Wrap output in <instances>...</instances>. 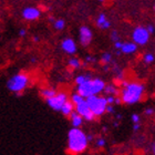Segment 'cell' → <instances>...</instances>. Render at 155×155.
<instances>
[{
  "mask_svg": "<svg viewBox=\"0 0 155 155\" xmlns=\"http://www.w3.org/2000/svg\"><path fill=\"white\" fill-rule=\"evenodd\" d=\"M153 153H154V155H155V144H154V146H153Z\"/></svg>",
  "mask_w": 155,
  "mask_h": 155,
  "instance_id": "40",
  "label": "cell"
},
{
  "mask_svg": "<svg viewBox=\"0 0 155 155\" xmlns=\"http://www.w3.org/2000/svg\"><path fill=\"white\" fill-rule=\"evenodd\" d=\"M95 145H97V147H104V146L107 145V141H105L103 137H99V139H97V141H95Z\"/></svg>",
  "mask_w": 155,
  "mask_h": 155,
  "instance_id": "24",
  "label": "cell"
},
{
  "mask_svg": "<svg viewBox=\"0 0 155 155\" xmlns=\"http://www.w3.org/2000/svg\"><path fill=\"white\" fill-rule=\"evenodd\" d=\"M68 95L64 92H59L55 97H53L52 99L47 100V104L51 107L53 111H60L61 112L62 107H64V104L68 102Z\"/></svg>",
  "mask_w": 155,
  "mask_h": 155,
  "instance_id": "7",
  "label": "cell"
},
{
  "mask_svg": "<svg viewBox=\"0 0 155 155\" xmlns=\"http://www.w3.org/2000/svg\"><path fill=\"white\" fill-rule=\"evenodd\" d=\"M107 113H109V114H114V113H115V109H114V105H107Z\"/></svg>",
  "mask_w": 155,
  "mask_h": 155,
  "instance_id": "30",
  "label": "cell"
},
{
  "mask_svg": "<svg viewBox=\"0 0 155 155\" xmlns=\"http://www.w3.org/2000/svg\"><path fill=\"white\" fill-rule=\"evenodd\" d=\"M70 101H71L72 103L74 104L75 107L77 105H79L80 103H82V102H84L85 101V99H84L82 95H80V94L78 93V92H74V93L71 94V97H70Z\"/></svg>",
  "mask_w": 155,
  "mask_h": 155,
  "instance_id": "20",
  "label": "cell"
},
{
  "mask_svg": "<svg viewBox=\"0 0 155 155\" xmlns=\"http://www.w3.org/2000/svg\"><path fill=\"white\" fill-rule=\"evenodd\" d=\"M87 140H89V142H90V141H92V140H93V136H92V135H87Z\"/></svg>",
  "mask_w": 155,
  "mask_h": 155,
  "instance_id": "37",
  "label": "cell"
},
{
  "mask_svg": "<svg viewBox=\"0 0 155 155\" xmlns=\"http://www.w3.org/2000/svg\"><path fill=\"white\" fill-rule=\"evenodd\" d=\"M146 29H147V31L150 32V35H152V33L155 32V28L153 25H147V26H146Z\"/></svg>",
  "mask_w": 155,
  "mask_h": 155,
  "instance_id": "32",
  "label": "cell"
},
{
  "mask_svg": "<svg viewBox=\"0 0 155 155\" xmlns=\"http://www.w3.org/2000/svg\"><path fill=\"white\" fill-rule=\"evenodd\" d=\"M116 119H117V120L122 119V114H116Z\"/></svg>",
  "mask_w": 155,
  "mask_h": 155,
  "instance_id": "36",
  "label": "cell"
},
{
  "mask_svg": "<svg viewBox=\"0 0 155 155\" xmlns=\"http://www.w3.org/2000/svg\"><path fill=\"white\" fill-rule=\"evenodd\" d=\"M61 48L68 54H74L77 52V45H75L74 40L71 38L63 39L61 42Z\"/></svg>",
  "mask_w": 155,
  "mask_h": 155,
  "instance_id": "11",
  "label": "cell"
},
{
  "mask_svg": "<svg viewBox=\"0 0 155 155\" xmlns=\"http://www.w3.org/2000/svg\"><path fill=\"white\" fill-rule=\"evenodd\" d=\"M40 94H41V97L45 99V101L49 100V99H52L53 97L57 95V90L53 89V87H45V89H42L40 91Z\"/></svg>",
  "mask_w": 155,
  "mask_h": 155,
  "instance_id": "15",
  "label": "cell"
},
{
  "mask_svg": "<svg viewBox=\"0 0 155 155\" xmlns=\"http://www.w3.org/2000/svg\"><path fill=\"white\" fill-rule=\"evenodd\" d=\"M117 125H119V123H117V122H114L113 123V126H115V127H116Z\"/></svg>",
  "mask_w": 155,
  "mask_h": 155,
  "instance_id": "39",
  "label": "cell"
},
{
  "mask_svg": "<svg viewBox=\"0 0 155 155\" xmlns=\"http://www.w3.org/2000/svg\"><path fill=\"white\" fill-rule=\"evenodd\" d=\"M26 35H27L26 29H20V31H19V36L20 37H25Z\"/></svg>",
  "mask_w": 155,
  "mask_h": 155,
  "instance_id": "33",
  "label": "cell"
},
{
  "mask_svg": "<svg viewBox=\"0 0 155 155\" xmlns=\"http://www.w3.org/2000/svg\"><path fill=\"white\" fill-rule=\"evenodd\" d=\"M107 87V83L100 78H94L92 80L87 81V83L82 84L80 87H77V92L87 100V97L99 95V93L104 92V89Z\"/></svg>",
  "mask_w": 155,
  "mask_h": 155,
  "instance_id": "3",
  "label": "cell"
},
{
  "mask_svg": "<svg viewBox=\"0 0 155 155\" xmlns=\"http://www.w3.org/2000/svg\"><path fill=\"white\" fill-rule=\"evenodd\" d=\"M92 37L93 33L91 31V29L87 26H82L79 31V39H80V43L83 47H87L92 41Z\"/></svg>",
  "mask_w": 155,
  "mask_h": 155,
  "instance_id": "9",
  "label": "cell"
},
{
  "mask_svg": "<svg viewBox=\"0 0 155 155\" xmlns=\"http://www.w3.org/2000/svg\"><path fill=\"white\" fill-rule=\"evenodd\" d=\"M111 39L114 41V43L117 42V41H120V36H119V33H117L116 30H113V31L111 32Z\"/></svg>",
  "mask_w": 155,
  "mask_h": 155,
  "instance_id": "25",
  "label": "cell"
},
{
  "mask_svg": "<svg viewBox=\"0 0 155 155\" xmlns=\"http://www.w3.org/2000/svg\"><path fill=\"white\" fill-rule=\"evenodd\" d=\"M41 16V11L36 7H27L22 10V18L27 21H35Z\"/></svg>",
  "mask_w": 155,
  "mask_h": 155,
  "instance_id": "10",
  "label": "cell"
},
{
  "mask_svg": "<svg viewBox=\"0 0 155 155\" xmlns=\"http://www.w3.org/2000/svg\"><path fill=\"white\" fill-rule=\"evenodd\" d=\"M87 102L89 107H91L92 112L97 117H100L104 113H107V97H101V95H93L87 99Z\"/></svg>",
  "mask_w": 155,
  "mask_h": 155,
  "instance_id": "5",
  "label": "cell"
},
{
  "mask_svg": "<svg viewBox=\"0 0 155 155\" xmlns=\"http://www.w3.org/2000/svg\"><path fill=\"white\" fill-rule=\"evenodd\" d=\"M87 135L81 129L72 127L68 132V146L67 151L71 155H79L87 149Z\"/></svg>",
  "mask_w": 155,
  "mask_h": 155,
  "instance_id": "1",
  "label": "cell"
},
{
  "mask_svg": "<svg viewBox=\"0 0 155 155\" xmlns=\"http://www.w3.org/2000/svg\"><path fill=\"white\" fill-rule=\"evenodd\" d=\"M53 27H54L55 30H58V31H61V30L64 29L65 27V21L63 19H58L55 20V22L53 23Z\"/></svg>",
  "mask_w": 155,
  "mask_h": 155,
  "instance_id": "22",
  "label": "cell"
},
{
  "mask_svg": "<svg viewBox=\"0 0 155 155\" xmlns=\"http://www.w3.org/2000/svg\"><path fill=\"white\" fill-rule=\"evenodd\" d=\"M140 127H141L140 124H133V130H134V131H139Z\"/></svg>",
  "mask_w": 155,
  "mask_h": 155,
  "instance_id": "35",
  "label": "cell"
},
{
  "mask_svg": "<svg viewBox=\"0 0 155 155\" xmlns=\"http://www.w3.org/2000/svg\"><path fill=\"white\" fill-rule=\"evenodd\" d=\"M115 99L116 97H113V95H107V101L109 105H114L115 104Z\"/></svg>",
  "mask_w": 155,
  "mask_h": 155,
  "instance_id": "28",
  "label": "cell"
},
{
  "mask_svg": "<svg viewBox=\"0 0 155 155\" xmlns=\"http://www.w3.org/2000/svg\"><path fill=\"white\" fill-rule=\"evenodd\" d=\"M33 41H35V42H38L39 41V38H38V37H37V36L33 37Z\"/></svg>",
  "mask_w": 155,
  "mask_h": 155,
  "instance_id": "38",
  "label": "cell"
},
{
  "mask_svg": "<svg viewBox=\"0 0 155 155\" xmlns=\"http://www.w3.org/2000/svg\"><path fill=\"white\" fill-rule=\"evenodd\" d=\"M75 111V105L73 103H72L71 101L69 100L67 103L64 104V107H62V110H61V113L63 114L64 116H71V114L73 113Z\"/></svg>",
  "mask_w": 155,
  "mask_h": 155,
  "instance_id": "17",
  "label": "cell"
},
{
  "mask_svg": "<svg viewBox=\"0 0 155 155\" xmlns=\"http://www.w3.org/2000/svg\"><path fill=\"white\" fill-rule=\"evenodd\" d=\"M154 112H155V110L153 109V107H147V109L144 111V114H145V115H147V116H151V115H153V114H154Z\"/></svg>",
  "mask_w": 155,
  "mask_h": 155,
  "instance_id": "29",
  "label": "cell"
},
{
  "mask_svg": "<svg viewBox=\"0 0 155 155\" xmlns=\"http://www.w3.org/2000/svg\"><path fill=\"white\" fill-rule=\"evenodd\" d=\"M113 62V58H112V54L109 53V52H105L101 55V63L104 65V67H109L110 63Z\"/></svg>",
  "mask_w": 155,
  "mask_h": 155,
  "instance_id": "19",
  "label": "cell"
},
{
  "mask_svg": "<svg viewBox=\"0 0 155 155\" xmlns=\"http://www.w3.org/2000/svg\"><path fill=\"white\" fill-rule=\"evenodd\" d=\"M75 112L80 116H82L84 121H87V122H92V121H94L95 117H97V116L94 115L93 112H92L91 107H89L87 100L75 107Z\"/></svg>",
  "mask_w": 155,
  "mask_h": 155,
  "instance_id": "8",
  "label": "cell"
},
{
  "mask_svg": "<svg viewBox=\"0 0 155 155\" xmlns=\"http://www.w3.org/2000/svg\"><path fill=\"white\" fill-rule=\"evenodd\" d=\"M104 93L107 95H113V97H119V94H121V91L115 84H107V87L104 89Z\"/></svg>",
  "mask_w": 155,
  "mask_h": 155,
  "instance_id": "16",
  "label": "cell"
},
{
  "mask_svg": "<svg viewBox=\"0 0 155 155\" xmlns=\"http://www.w3.org/2000/svg\"><path fill=\"white\" fill-rule=\"evenodd\" d=\"M155 60V57L154 54H152V53H145V54L143 55V61L145 62L146 64H151V63H153Z\"/></svg>",
  "mask_w": 155,
  "mask_h": 155,
  "instance_id": "23",
  "label": "cell"
},
{
  "mask_svg": "<svg viewBox=\"0 0 155 155\" xmlns=\"http://www.w3.org/2000/svg\"><path fill=\"white\" fill-rule=\"evenodd\" d=\"M68 65L73 70H77V69H80L81 65H82V62H81L80 59L78 58H71L68 60Z\"/></svg>",
  "mask_w": 155,
  "mask_h": 155,
  "instance_id": "21",
  "label": "cell"
},
{
  "mask_svg": "<svg viewBox=\"0 0 155 155\" xmlns=\"http://www.w3.org/2000/svg\"><path fill=\"white\" fill-rule=\"evenodd\" d=\"M144 90H145V87L141 82H137V81L130 82L125 87L121 89L120 97L122 99V103L126 105L139 103L144 95Z\"/></svg>",
  "mask_w": 155,
  "mask_h": 155,
  "instance_id": "2",
  "label": "cell"
},
{
  "mask_svg": "<svg viewBox=\"0 0 155 155\" xmlns=\"http://www.w3.org/2000/svg\"><path fill=\"white\" fill-rule=\"evenodd\" d=\"M150 32L147 31L146 27L139 26L134 28L132 32V40L137 45H145L150 40Z\"/></svg>",
  "mask_w": 155,
  "mask_h": 155,
  "instance_id": "6",
  "label": "cell"
},
{
  "mask_svg": "<svg viewBox=\"0 0 155 155\" xmlns=\"http://www.w3.org/2000/svg\"><path fill=\"white\" fill-rule=\"evenodd\" d=\"M70 120H71V124H72V126H73L74 129H80V126H82V124H83V121H84L83 117L79 115L75 111L71 114V116H70Z\"/></svg>",
  "mask_w": 155,
  "mask_h": 155,
  "instance_id": "14",
  "label": "cell"
},
{
  "mask_svg": "<svg viewBox=\"0 0 155 155\" xmlns=\"http://www.w3.org/2000/svg\"><path fill=\"white\" fill-rule=\"evenodd\" d=\"M122 47H123V42H121V41H117L114 43V48H115L117 51H121Z\"/></svg>",
  "mask_w": 155,
  "mask_h": 155,
  "instance_id": "31",
  "label": "cell"
},
{
  "mask_svg": "<svg viewBox=\"0 0 155 155\" xmlns=\"http://www.w3.org/2000/svg\"><path fill=\"white\" fill-rule=\"evenodd\" d=\"M137 50V45L134 43L133 41H127L123 42V47L121 49V52L124 54H132L134 52H136Z\"/></svg>",
  "mask_w": 155,
  "mask_h": 155,
  "instance_id": "12",
  "label": "cell"
},
{
  "mask_svg": "<svg viewBox=\"0 0 155 155\" xmlns=\"http://www.w3.org/2000/svg\"><path fill=\"white\" fill-rule=\"evenodd\" d=\"M92 80V75L91 73H85V74H80L74 78V83L77 84V87H80L82 84L87 83V81Z\"/></svg>",
  "mask_w": 155,
  "mask_h": 155,
  "instance_id": "18",
  "label": "cell"
},
{
  "mask_svg": "<svg viewBox=\"0 0 155 155\" xmlns=\"http://www.w3.org/2000/svg\"><path fill=\"white\" fill-rule=\"evenodd\" d=\"M30 77L26 72H19L7 81V89L13 93H21L29 85Z\"/></svg>",
  "mask_w": 155,
  "mask_h": 155,
  "instance_id": "4",
  "label": "cell"
},
{
  "mask_svg": "<svg viewBox=\"0 0 155 155\" xmlns=\"http://www.w3.org/2000/svg\"><path fill=\"white\" fill-rule=\"evenodd\" d=\"M154 11H155V6H154Z\"/></svg>",
  "mask_w": 155,
  "mask_h": 155,
  "instance_id": "41",
  "label": "cell"
},
{
  "mask_svg": "<svg viewBox=\"0 0 155 155\" xmlns=\"http://www.w3.org/2000/svg\"><path fill=\"white\" fill-rule=\"evenodd\" d=\"M131 119H132V122L134 123V124H140V121H141V117H140L139 114H132V116H131Z\"/></svg>",
  "mask_w": 155,
  "mask_h": 155,
  "instance_id": "27",
  "label": "cell"
},
{
  "mask_svg": "<svg viewBox=\"0 0 155 155\" xmlns=\"http://www.w3.org/2000/svg\"><path fill=\"white\" fill-rule=\"evenodd\" d=\"M97 26L99 27L100 29L105 30V29H109L111 27V22L107 20V16H105L104 13H100L97 19Z\"/></svg>",
  "mask_w": 155,
  "mask_h": 155,
  "instance_id": "13",
  "label": "cell"
},
{
  "mask_svg": "<svg viewBox=\"0 0 155 155\" xmlns=\"http://www.w3.org/2000/svg\"><path fill=\"white\" fill-rule=\"evenodd\" d=\"M95 61H97V60H95L94 57H92V55H87V57H85V60H84V65H87V63H94Z\"/></svg>",
  "mask_w": 155,
  "mask_h": 155,
  "instance_id": "26",
  "label": "cell"
},
{
  "mask_svg": "<svg viewBox=\"0 0 155 155\" xmlns=\"http://www.w3.org/2000/svg\"><path fill=\"white\" fill-rule=\"evenodd\" d=\"M115 104H117V105L122 104V99H121L120 97H116V99H115Z\"/></svg>",
  "mask_w": 155,
  "mask_h": 155,
  "instance_id": "34",
  "label": "cell"
}]
</instances>
